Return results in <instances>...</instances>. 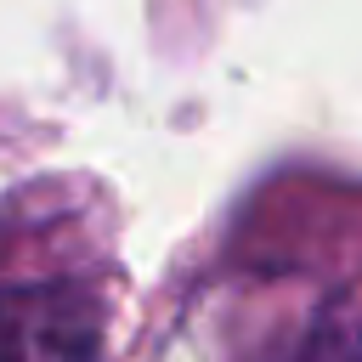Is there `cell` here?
I'll return each instance as SVG.
<instances>
[{"label":"cell","mask_w":362,"mask_h":362,"mask_svg":"<svg viewBox=\"0 0 362 362\" xmlns=\"http://www.w3.org/2000/svg\"><path fill=\"white\" fill-rule=\"evenodd\" d=\"M0 362H102V317L68 283H0Z\"/></svg>","instance_id":"6da1fadb"},{"label":"cell","mask_w":362,"mask_h":362,"mask_svg":"<svg viewBox=\"0 0 362 362\" xmlns=\"http://www.w3.org/2000/svg\"><path fill=\"white\" fill-rule=\"evenodd\" d=\"M277 362H362V317H351V311L311 317Z\"/></svg>","instance_id":"7a4b0ae2"}]
</instances>
